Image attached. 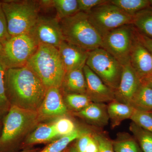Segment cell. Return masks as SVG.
I'll return each mask as SVG.
<instances>
[{
  "label": "cell",
  "instance_id": "cell-1",
  "mask_svg": "<svg viewBox=\"0 0 152 152\" xmlns=\"http://www.w3.org/2000/svg\"><path fill=\"white\" fill-rule=\"evenodd\" d=\"M4 81L11 106L38 112L47 89L31 70L26 66L7 69Z\"/></svg>",
  "mask_w": 152,
  "mask_h": 152
},
{
  "label": "cell",
  "instance_id": "cell-2",
  "mask_svg": "<svg viewBox=\"0 0 152 152\" xmlns=\"http://www.w3.org/2000/svg\"><path fill=\"white\" fill-rule=\"evenodd\" d=\"M26 66L38 76L47 89L61 88L66 72L56 48L39 45Z\"/></svg>",
  "mask_w": 152,
  "mask_h": 152
},
{
  "label": "cell",
  "instance_id": "cell-3",
  "mask_svg": "<svg viewBox=\"0 0 152 152\" xmlns=\"http://www.w3.org/2000/svg\"><path fill=\"white\" fill-rule=\"evenodd\" d=\"M40 119L38 112L11 106L3 118L0 152H14L19 141L35 126Z\"/></svg>",
  "mask_w": 152,
  "mask_h": 152
},
{
  "label": "cell",
  "instance_id": "cell-4",
  "mask_svg": "<svg viewBox=\"0 0 152 152\" xmlns=\"http://www.w3.org/2000/svg\"><path fill=\"white\" fill-rule=\"evenodd\" d=\"M65 41L87 51L102 48V37L88 14L79 12L60 20Z\"/></svg>",
  "mask_w": 152,
  "mask_h": 152
},
{
  "label": "cell",
  "instance_id": "cell-5",
  "mask_svg": "<svg viewBox=\"0 0 152 152\" xmlns=\"http://www.w3.org/2000/svg\"><path fill=\"white\" fill-rule=\"evenodd\" d=\"M1 1L10 36L28 35L39 17L40 7L39 1L5 0Z\"/></svg>",
  "mask_w": 152,
  "mask_h": 152
},
{
  "label": "cell",
  "instance_id": "cell-6",
  "mask_svg": "<svg viewBox=\"0 0 152 152\" xmlns=\"http://www.w3.org/2000/svg\"><path fill=\"white\" fill-rule=\"evenodd\" d=\"M86 65L115 92L122 74L123 66L102 48L89 52Z\"/></svg>",
  "mask_w": 152,
  "mask_h": 152
},
{
  "label": "cell",
  "instance_id": "cell-7",
  "mask_svg": "<svg viewBox=\"0 0 152 152\" xmlns=\"http://www.w3.org/2000/svg\"><path fill=\"white\" fill-rule=\"evenodd\" d=\"M137 38V31L132 24L124 25L102 37V48L123 66L130 63L131 52Z\"/></svg>",
  "mask_w": 152,
  "mask_h": 152
},
{
  "label": "cell",
  "instance_id": "cell-8",
  "mask_svg": "<svg viewBox=\"0 0 152 152\" xmlns=\"http://www.w3.org/2000/svg\"><path fill=\"white\" fill-rule=\"evenodd\" d=\"M87 14L102 37L120 27L132 24L133 16L113 4L110 1L97 6Z\"/></svg>",
  "mask_w": 152,
  "mask_h": 152
},
{
  "label": "cell",
  "instance_id": "cell-9",
  "mask_svg": "<svg viewBox=\"0 0 152 152\" xmlns=\"http://www.w3.org/2000/svg\"><path fill=\"white\" fill-rule=\"evenodd\" d=\"M3 45L0 58L7 69L26 66L38 47L35 41L28 34L11 37Z\"/></svg>",
  "mask_w": 152,
  "mask_h": 152
},
{
  "label": "cell",
  "instance_id": "cell-10",
  "mask_svg": "<svg viewBox=\"0 0 152 152\" xmlns=\"http://www.w3.org/2000/svg\"><path fill=\"white\" fill-rule=\"evenodd\" d=\"M29 35L38 45H49L58 48L64 41L60 21L56 18L40 17Z\"/></svg>",
  "mask_w": 152,
  "mask_h": 152
},
{
  "label": "cell",
  "instance_id": "cell-11",
  "mask_svg": "<svg viewBox=\"0 0 152 152\" xmlns=\"http://www.w3.org/2000/svg\"><path fill=\"white\" fill-rule=\"evenodd\" d=\"M142 83L141 79L134 70L130 63L123 66L119 85L114 92L115 100L130 105Z\"/></svg>",
  "mask_w": 152,
  "mask_h": 152
},
{
  "label": "cell",
  "instance_id": "cell-12",
  "mask_svg": "<svg viewBox=\"0 0 152 152\" xmlns=\"http://www.w3.org/2000/svg\"><path fill=\"white\" fill-rule=\"evenodd\" d=\"M83 71L86 82V94L93 102L105 103L115 100L113 91L106 86L86 64Z\"/></svg>",
  "mask_w": 152,
  "mask_h": 152
},
{
  "label": "cell",
  "instance_id": "cell-13",
  "mask_svg": "<svg viewBox=\"0 0 152 152\" xmlns=\"http://www.w3.org/2000/svg\"><path fill=\"white\" fill-rule=\"evenodd\" d=\"M67 112V107L60 88H48L38 111L40 119L64 116Z\"/></svg>",
  "mask_w": 152,
  "mask_h": 152
},
{
  "label": "cell",
  "instance_id": "cell-14",
  "mask_svg": "<svg viewBox=\"0 0 152 152\" xmlns=\"http://www.w3.org/2000/svg\"><path fill=\"white\" fill-rule=\"evenodd\" d=\"M58 49L66 72L86 65L89 52L65 40Z\"/></svg>",
  "mask_w": 152,
  "mask_h": 152
},
{
  "label": "cell",
  "instance_id": "cell-15",
  "mask_svg": "<svg viewBox=\"0 0 152 152\" xmlns=\"http://www.w3.org/2000/svg\"><path fill=\"white\" fill-rule=\"evenodd\" d=\"M130 63L142 80L152 75V54L139 40L137 33L131 52Z\"/></svg>",
  "mask_w": 152,
  "mask_h": 152
},
{
  "label": "cell",
  "instance_id": "cell-16",
  "mask_svg": "<svg viewBox=\"0 0 152 152\" xmlns=\"http://www.w3.org/2000/svg\"><path fill=\"white\" fill-rule=\"evenodd\" d=\"M104 104L93 102L83 110L74 114L95 126L103 127L107 126L110 121L107 106Z\"/></svg>",
  "mask_w": 152,
  "mask_h": 152
},
{
  "label": "cell",
  "instance_id": "cell-17",
  "mask_svg": "<svg viewBox=\"0 0 152 152\" xmlns=\"http://www.w3.org/2000/svg\"><path fill=\"white\" fill-rule=\"evenodd\" d=\"M83 68L66 73L60 88L65 94H86V82Z\"/></svg>",
  "mask_w": 152,
  "mask_h": 152
},
{
  "label": "cell",
  "instance_id": "cell-18",
  "mask_svg": "<svg viewBox=\"0 0 152 152\" xmlns=\"http://www.w3.org/2000/svg\"><path fill=\"white\" fill-rule=\"evenodd\" d=\"M107 108L109 120L113 128L118 126L124 120L130 119L135 110L130 105L120 102L115 100L109 102Z\"/></svg>",
  "mask_w": 152,
  "mask_h": 152
},
{
  "label": "cell",
  "instance_id": "cell-19",
  "mask_svg": "<svg viewBox=\"0 0 152 152\" xmlns=\"http://www.w3.org/2000/svg\"><path fill=\"white\" fill-rule=\"evenodd\" d=\"M58 137L53 123L40 125L25 140V145L43 143L53 140Z\"/></svg>",
  "mask_w": 152,
  "mask_h": 152
},
{
  "label": "cell",
  "instance_id": "cell-20",
  "mask_svg": "<svg viewBox=\"0 0 152 152\" xmlns=\"http://www.w3.org/2000/svg\"><path fill=\"white\" fill-rule=\"evenodd\" d=\"M130 105L136 110L152 112V88L144 82L136 93Z\"/></svg>",
  "mask_w": 152,
  "mask_h": 152
},
{
  "label": "cell",
  "instance_id": "cell-21",
  "mask_svg": "<svg viewBox=\"0 0 152 152\" xmlns=\"http://www.w3.org/2000/svg\"><path fill=\"white\" fill-rule=\"evenodd\" d=\"M132 24L140 34L152 39V7L150 6L134 15Z\"/></svg>",
  "mask_w": 152,
  "mask_h": 152
},
{
  "label": "cell",
  "instance_id": "cell-22",
  "mask_svg": "<svg viewBox=\"0 0 152 152\" xmlns=\"http://www.w3.org/2000/svg\"><path fill=\"white\" fill-rule=\"evenodd\" d=\"M88 131L86 130L77 129L69 135L61 137L53 141L42 151L38 152H63L67 148L68 146L74 141L76 140Z\"/></svg>",
  "mask_w": 152,
  "mask_h": 152
},
{
  "label": "cell",
  "instance_id": "cell-23",
  "mask_svg": "<svg viewBox=\"0 0 152 152\" xmlns=\"http://www.w3.org/2000/svg\"><path fill=\"white\" fill-rule=\"evenodd\" d=\"M112 144L115 152H143L134 137L128 134L120 135Z\"/></svg>",
  "mask_w": 152,
  "mask_h": 152
},
{
  "label": "cell",
  "instance_id": "cell-24",
  "mask_svg": "<svg viewBox=\"0 0 152 152\" xmlns=\"http://www.w3.org/2000/svg\"><path fill=\"white\" fill-rule=\"evenodd\" d=\"M53 7L60 21L79 12L77 0H53Z\"/></svg>",
  "mask_w": 152,
  "mask_h": 152
},
{
  "label": "cell",
  "instance_id": "cell-25",
  "mask_svg": "<svg viewBox=\"0 0 152 152\" xmlns=\"http://www.w3.org/2000/svg\"><path fill=\"white\" fill-rule=\"evenodd\" d=\"M110 2L133 16L150 7V0H111Z\"/></svg>",
  "mask_w": 152,
  "mask_h": 152
},
{
  "label": "cell",
  "instance_id": "cell-26",
  "mask_svg": "<svg viewBox=\"0 0 152 152\" xmlns=\"http://www.w3.org/2000/svg\"><path fill=\"white\" fill-rule=\"evenodd\" d=\"M130 130L143 152H152V133L144 129L134 123H131Z\"/></svg>",
  "mask_w": 152,
  "mask_h": 152
},
{
  "label": "cell",
  "instance_id": "cell-27",
  "mask_svg": "<svg viewBox=\"0 0 152 152\" xmlns=\"http://www.w3.org/2000/svg\"><path fill=\"white\" fill-rule=\"evenodd\" d=\"M64 102L67 107L75 113L80 111L93 102L86 94H65Z\"/></svg>",
  "mask_w": 152,
  "mask_h": 152
},
{
  "label": "cell",
  "instance_id": "cell-28",
  "mask_svg": "<svg viewBox=\"0 0 152 152\" xmlns=\"http://www.w3.org/2000/svg\"><path fill=\"white\" fill-rule=\"evenodd\" d=\"M7 68L0 58V120L4 118L11 107L6 94L5 75Z\"/></svg>",
  "mask_w": 152,
  "mask_h": 152
},
{
  "label": "cell",
  "instance_id": "cell-29",
  "mask_svg": "<svg viewBox=\"0 0 152 152\" xmlns=\"http://www.w3.org/2000/svg\"><path fill=\"white\" fill-rule=\"evenodd\" d=\"M132 122L152 133V113L135 109L130 118Z\"/></svg>",
  "mask_w": 152,
  "mask_h": 152
},
{
  "label": "cell",
  "instance_id": "cell-30",
  "mask_svg": "<svg viewBox=\"0 0 152 152\" xmlns=\"http://www.w3.org/2000/svg\"><path fill=\"white\" fill-rule=\"evenodd\" d=\"M53 124L58 137L69 135L77 129L73 121L67 117H61Z\"/></svg>",
  "mask_w": 152,
  "mask_h": 152
},
{
  "label": "cell",
  "instance_id": "cell-31",
  "mask_svg": "<svg viewBox=\"0 0 152 152\" xmlns=\"http://www.w3.org/2000/svg\"><path fill=\"white\" fill-rule=\"evenodd\" d=\"M11 37L8 31L7 20L3 10L2 1H0V41L3 45Z\"/></svg>",
  "mask_w": 152,
  "mask_h": 152
},
{
  "label": "cell",
  "instance_id": "cell-32",
  "mask_svg": "<svg viewBox=\"0 0 152 152\" xmlns=\"http://www.w3.org/2000/svg\"><path fill=\"white\" fill-rule=\"evenodd\" d=\"M108 1L107 0H77L79 12L88 13L97 6Z\"/></svg>",
  "mask_w": 152,
  "mask_h": 152
},
{
  "label": "cell",
  "instance_id": "cell-33",
  "mask_svg": "<svg viewBox=\"0 0 152 152\" xmlns=\"http://www.w3.org/2000/svg\"><path fill=\"white\" fill-rule=\"evenodd\" d=\"M94 137L99 145V152H115L112 141L101 134H96Z\"/></svg>",
  "mask_w": 152,
  "mask_h": 152
},
{
  "label": "cell",
  "instance_id": "cell-34",
  "mask_svg": "<svg viewBox=\"0 0 152 152\" xmlns=\"http://www.w3.org/2000/svg\"><path fill=\"white\" fill-rule=\"evenodd\" d=\"M139 40L152 54V39L140 34L137 31Z\"/></svg>",
  "mask_w": 152,
  "mask_h": 152
},
{
  "label": "cell",
  "instance_id": "cell-35",
  "mask_svg": "<svg viewBox=\"0 0 152 152\" xmlns=\"http://www.w3.org/2000/svg\"><path fill=\"white\" fill-rule=\"evenodd\" d=\"M99 145L94 135L83 152H99Z\"/></svg>",
  "mask_w": 152,
  "mask_h": 152
},
{
  "label": "cell",
  "instance_id": "cell-36",
  "mask_svg": "<svg viewBox=\"0 0 152 152\" xmlns=\"http://www.w3.org/2000/svg\"><path fill=\"white\" fill-rule=\"evenodd\" d=\"M142 80V81L144 82L147 85H148L152 88V75L147 77L143 79Z\"/></svg>",
  "mask_w": 152,
  "mask_h": 152
},
{
  "label": "cell",
  "instance_id": "cell-37",
  "mask_svg": "<svg viewBox=\"0 0 152 152\" xmlns=\"http://www.w3.org/2000/svg\"><path fill=\"white\" fill-rule=\"evenodd\" d=\"M78 152L76 148L75 147L73 146L71 147L68 149H66L64 152Z\"/></svg>",
  "mask_w": 152,
  "mask_h": 152
},
{
  "label": "cell",
  "instance_id": "cell-38",
  "mask_svg": "<svg viewBox=\"0 0 152 152\" xmlns=\"http://www.w3.org/2000/svg\"><path fill=\"white\" fill-rule=\"evenodd\" d=\"M37 149H28V150H25L23 151H21L19 152H38Z\"/></svg>",
  "mask_w": 152,
  "mask_h": 152
},
{
  "label": "cell",
  "instance_id": "cell-39",
  "mask_svg": "<svg viewBox=\"0 0 152 152\" xmlns=\"http://www.w3.org/2000/svg\"><path fill=\"white\" fill-rule=\"evenodd\" d=\"M3 50V45L1 42L0 41V56L2 54Z\"/></svg>",
  "mask_w": 152,
  "mask_h": 152
},
{
  "label": "cell",
  "instance_id": "cell-40",
  "mask_svg": "<svg viewBox=\"0 0 152 152\" xmlns=\"http://www.w3.org/2000/svg\"><path fill=\"white\" fill-rule=\"evenodd\" d=\"M150 6L152 7V0H150Z\"/></svg>",
  "mask_w": 152,
  "mask_h": 152
},
{
  "label": "cell",
  "instance_id": "cell-41",
  "mask_svg": "<svg viewBox=\"0 0 152 152\" xmlns=\"http://www.w3.org/2000/svg\"><path fill=\"white\" fill-rule=\"evenodd\" d=\"M1 122H0V136H1Z\"/></svg>",
  "mask_w": 152,
  "mask_h": 152
},
{
  "label": "cell",
  "instance_id": "cell-42",
  "mask_svg": "<svg viewBox=\"0 0 152 152\" xmlns=\"http://www.w3.org/2000/svg\"><path fill=\"white\" fill-rule=\"evenodd\" d=\"M151 113H152V112H151Z\"/></svg>",
  "mask_w": 152,
  "mask_h": 152
}]
</instances>
